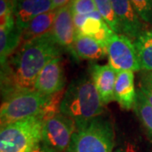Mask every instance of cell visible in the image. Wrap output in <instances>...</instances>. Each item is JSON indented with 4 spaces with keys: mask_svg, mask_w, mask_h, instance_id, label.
I'll use <instances>...</instances> for the list:
<instances>
[{
    "mask_svg": "<svg viewBox=\"0 0 152 152\" xmlns=\"http://www.w3.org/2000/svg\"><path fill=\"white\" fill-rule=\"evenodd\" d=\"M61 53L62 48L52 31L24 42L20 48L1 65V89L4 99L15 93L34 91L40 72Z\"/></svg>",
    "mask_w": 152,
    "mask_h": 152,
    "instance_id": "1",
    "label": "cell"
},
{
    "mask_svg": "<svg viewBox=\"0 0 152 152\" xmlns=\"http://www.w3.org/2000/svg\"><path fill=\"white\" fill-rule=\"evenodd\" d=\"M104 104L91 78L81 76L71 82L60 106V113L75 124L76 130L102 115Z\"/></svg>",
    "mask_w": 152,
    "mask_h": 152,
    "instance_id": "2",
    "label": "cell"
},
{
    "mask_svg": "<svg viewBox=\"0 0 152 152\" xmlns=\"http://www.w3.org/2000/svg\"><path fill=\"white\" fill-rule=\"evenodd\" d=\"M115 147L113 124L103 115L91 120L72 137L69 152H112Z\"/></svg>",
    "mask_w": 152,
    "mask_h": 152,
    "instance_id": "3",
    "label": "cell"
},
{
    "mask_svg": "<svg viewBox=\"0 0 152 152\" xmlns=\"http://www.w3.org/2000/svg\"><path fill=\"white\" fill-rule=\"evenodd\" d=\"M42 126L41 117L35 116L1 127L0 151L31 152L42 141Z\"/></svg>",
    "mask_w": 152,
    "mask_h": 152,
    "instance_id": "4",
    "label": "cell"
},
{
    "mask_svg": "<svg viewBox=\"0 0 152 152\" xmlns=\"http://www.w3.org/2000/svg\"><path fill=\"white\" fill-rule=\"evenodd\" d=\"M50 96L30 91L15 93L4 99L0 109L1 127L40 115Z\"/></svg>",
    "mask_w": 152,
    "mask_h": 152,
    "instance_id": "5",
    "label": "cell"
},
{
    "mask_svg": "<svg viewBox=\"0 0 152 152\" xmlns=\"http://www.w3.org/2000/svg\"><path fill=\"white\" fill-rule=\"evenodd\" d=\"M107 64L117 73L141 70L134 42L124 34L114 33L111 37L107 45Z\"/></svg>",
    "mask_w": 152,
    "mask_h": 152,
    "instance_id": "6",
    "label": "cell"
},
{
    "mask_svg": "<svg viewBox=\"0 0 152 152\" xmlns=\"http://www.w3.org/2000/svg\"><path fill=\"white\" fill-rule=\"evenodd\" d=\"M75 131L73 121L58 113L43 122L42 141L52 151L67 152Z\"/></svg>",
    "mask_w": 152,
    "mask_h": 152,
    "instance_id": "7",
    "label": "cell"
},
{
    "mask_svg": "<svg viewBox=\"0 0 152 152\" xmlns=\"http://www.w3.org/2000/svg\"><path fill=\"white\" fill-rule=\"evenodd\" d=\"M65 81L63 59L59 56L49 61L40 72L34 91L49 96L64 90Z\"/></svg>",
    "mask_w": 152,
    "mask_h": 152,
    "instance_id": "8",
    "label": "cell"
},
{
    "mask_svg": "<svg viewBox=\"0 0 152 152\" xmlns=\"http://www.w3.org/2000/svg\"><path fill=\"white\" fill-rule=\"evenodd\" d=\"M52 34L57 43L62 48H65L74 57H76L74 51V42L76 31L74 24V17L71 10L70 3L58 9Z\"/></svg>",
    "mask_w": 152,
    "mask_h": 152,
    "instance_id": "9",
    "label": "cell"
},
{
    "mask_svg": "<svg viewBox=\"0 0 152 152\" xmlns=\"http://www.w3.org/2000/svg\"><path fill=\"white\" fill-rule=\"evenodd\" d=\"M120 24L122 33L131 39H136L144 31V22L136 13L130 0H111Z\"/></svg>",
    "mask_w": 152,
    "mask_h": 152,
    "instance_id": "10",
    "label": "cell"
},
{
    "mask_svg": "<svg viewBox=\"0 0 152 152\" xmlns=\"http://www.w3.org/2000/svg\"><path fill=\"white\" fill-rule=\"evenodd\" d=\"M54 10L52 0H16L14 16L17 27L24 31L36 17Z\"/></svg>",
    "mask_w": 152,
    "mask_h": 152,
    "instance_id": "11",
    "label": "cell"
},
{
    "mask_svg": "<svg viewBox=\"0 0 152 152\" xmlns=\"http://www.w3.org/2000/svg\"><path fill=\"white\" fill-rule=\"evenodd\" d=\"M91 78L104 105L115 101L114 89L117 72L108 64H92L91 65Z\"/></svg>",
    "mask_w": 152,
    "mask_h": 152,
    "instance_id": "12",
    "label": "cell"
},
{
    "mask_svg": "<svg viewBox=\"0 0 152 152\" xmlns=\"http://www.w3.org/2000/svg\"><path fill=\"white\" fill-rule=\"evenodd\" d=\"M23 31L17 27L15 16L0 26V60L1 65L16 52L20 43Z\"/></svg>",
    "mask_w": 152,
    "mask_h": 152,
    "instance_id": "13",
    "label": "cell"
},
{
    "mask_svg": "<svg viewBox=\"0 0 152 152\" xmlns=\"http://www.w3.org/2000/svg\"><path fill=\"white\" fill-rule=\"evenodd\" d=\"M115 101L125 110L134 109L137 91L134 86V75L130 70L118 72L114 89Z\"/></svg>",
    "mask_w": 152,
    "mask_h": 152,
    "instance_id": "14",
    "label": "cell"
},
{
    "mask_svg": "<svg viewBox=\"0 0 152 152\" xmlns=\"http://www.w3.org/2000/svg\"><path fill=\"white\" fill-rule=\"evenodd\" d=\"M74 51L77 58L91 60H101L107 56V48L96 40L89 36L76 32L74 42Z\"/></svg>",
    "mask_w": 152,
    "mask_h": 152,
    "instance_id": "15",
    "label": "cell"
},
{
    "mask_svg": "<svg viewBox=\"0 0 152 152\" xmlns=\"http://www.w3.org/2000/svg\"><path fill=\"white\" fill-rule=\"evenodd\" d=\"M140 69L152 72V29L144 30L134 40Z\"/></svg>",
    "mask_w": 152,
    "mask_h": 152,
    "instance_id": "16",
    "label": "cell"
},
{
    "mask_svg": "<svg viewBox=\"0 0 152 152\" xmlns=\"http://www.w3.org/2000/svg\"><path fill=\"white\" fill-rule=\"evenodd\" d=\"M58 9L42 14L36 17L29 24L27 28L23 31L22 39L24 42L31 40L33 38L38 37L46 33L52 31L55 18L57 15Z\"/></svg>",
    "mask_w": 152,
    "mask_h": 152,
    "instance_id": "17",
    "label": "cell"
},
{
    "mask_svg": "<svg viewBox=\"0 0 152 152\" xmlns=\"http://www.w3.org/2000/svg\"><path fill=\"white\" fill-rule=\"evenodd\" d=\"M134 111L143 125L148 137L152 140V107L139 91H137Z\"/></svg>",
    "mask_w": 152,
    "mask_h": 152,
    "instance_id": "18",
    "label": "cell"
},
{
    "mask_svg": "<svg viewBox=\"0 0 152 152\" xmlns=\"http://www.w3.org/2000/svg\"><path fill=\"white\" fill-rule=\"evenodd\" d=\"M96 6V10L102 15L104 21L114 32L123 34L120 27V24L113 10V6L111 0H94Z\"/></svg>",
    "mask_w": 152,
    "mask_h": 152,
    "instance_id": "19",
    "label": "cell"
},
{
    "mask_svg": "<svg viewBox=\"0 0 152 152\" xmlns=\"http://www.w3.org/2000/svg\"><path fill=\"white\" fill-rule=\"evenodd\" d=\"M65 91L63 90L59 92L56 93L54 95H52L48 102L44 106V107L42 110L40 116L41 118L42 119L43 122L46 120L52 118L53 117L56 116L57 114L60 113V106H61V102L62 100L64 98Z\"/></svg>",
    "mask_w": 152,
    "mask_h": 152,
    "instance_id": "20",
    "label": "cell"
},
{
    "mask_svg": "<svg viewBox=\"0 0 152 152\" xmlns=\"http://www.w3.org/2000/svg\"><path fill=\"white\" fill-rule=\"evenodd\" d=\"M136 13L144 23L152 25V0H130Z\"/></svg>",
    "mask_w": 152,
    "mask_h": 152,
    "instance_id": "21",
    "label": "cell"
},
{
    "mask_svg": "<svg viewBox=\"0 0 152 152\" xmlns=\"http://www.w3.org/2000/svg\"><path fill=\"white\" fill-rule=\"evenodd\" d=\"M70 6L73 15H86L97 10L94 0H72Z\"/></svg>",
    "mask_w": 152,
    "mask_h": 152,
    "instance_id": "22",
    "label": "cell"
},
{
    "mask_svg": "<svg viewBox=\"0 0 152 152\" xmlns=\"http://www.w3.org/2000/svg\"><path fill=\"white\" fill-rule=\"evenodd\" d=\"M16 0H0V20L1 24L14 17Z\"/></svg>",
    "mask_w": 152,
    "mask_h": 152,
    "instance_id": "23",
    "label": "cell"
},
{
    "mask_svg": "<svg viewBox=\"0 0 152 152\" xmlns=\"http://www.w3.org/2000/svg\"><path fill=\"white\" fill-rule=\"evenodd\" d=\"M138 91L141 93L148 103L152 107V83L149 81L144 75L142 77L140 89Z\"/></svg>",
    "mask_w": 152,
    "mask_h": 152,
    "instance_id": "24",
    "label": "cell"
},
{
    "mask_svg": "<svg viewBox=\"0 0 152 152\" xmlns=\"http://www.w3.org/2000/svg\"><path fill=\"white\" fill-rule=\"evenodd\" d=\"M112 152H140L139 147L132 141H125L118 146L114 147Z\"/></svg>",
    "mask_w": 152,
    "mask_h": 152,
    "instance_id": "25",
    "label": "cell"
},
{
    "mask_svg": "<svg viewBox=\"0 0 152 152\" xmlns=\"http://www.w3.org/2000/svg\"><path fill=\"white\" fill-rule=\"evenodd\" d=\"M31 152H53L50 149H48V147L44 145L42 141H41L40 143H38L36 146L33 148V150Z\"/></svg>",
    "mask_w": 152,
    "mask_h": 152,
    "instance_id": "26",
    "label": "cell"
},
{
    "mask_svg": "<svg viewBox=\"0 0 152 152\" xmlns=\"http://www.w3.org/2000/svg\"><path fill=\"white\" fill-rule=\"evenodd\" d=\"M72 0H52L53 4V6L54 8L57 10V9H60L64 6L69 4V3H71Z\"/></svg>",
    "mask_w": 152,
    "mask_h": 152,
    "instance_id": "27",
    "label": "cell"
},
{
    "mask_svg": "<svg viewBox=\"0 0 152 152\" xmlns=\"http://www.w3.org/2000/svg\"><path fill=\"white\" fill-rule=\"evenodd\" d=\"M143 75L145 76L149 81L152 83V72H146V73H145V75Z\"/></svg>",
    "mask_w": 152,
    "mask_h": 152,
    "instance_id": "28",
    "label": "cell"
}]
</instances>
